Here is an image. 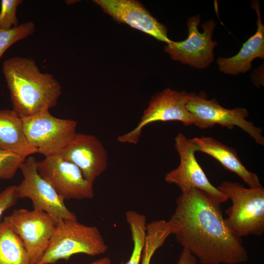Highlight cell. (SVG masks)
I'll use <instances>...</instances> for the list:
<instances>
[{
    "label": "cell",
    "mask_w": 264,
    "mask_h": 264,
    "mask_svg": "<svg viewBox=\"0 0 264 264\" xmlns=\"http://www.w3.org/2000/svg\"><path fill=\"white\" fill-rule=\"evenodd\" d=\"M93 2L114 20L168 44L171 40L165 26L160 23L138 1L133 0H95Z\"/></svg>",
    "instance_id": "5bb4252c"
},
{
    "label": "cell",
    "mask_w": 264,
    "mask_h": 264,
    "mask_svg": "<svg viewBox=\"0 0 264 264\" xmlns=\"http://www.w3.org/2000/svg\"><path fill=\"white\" fill-rule=\"evenodd\" d=\"M174 147L179 156L180 163L176 168L166 174L165 181L177 186L181 193L196 189L219 204L227 201L226 196L210 183L197 161L196 146L191 140L179 132L175 138Z\"/></svg>",
    "instance_id": "9c48e42d"
},
{
    "label": "cell",
    "mask_w": 264,
    "mask_h": 264,
    "mask_svg": "<svg viewBox=\"0 0 264 264\" xmlns=\"http://www.w3.org/2000/svg\"><path fill=\"white\" fill-rule=\"evenodd\" d=\"M200 15L189 18L187 22L188 36L182 41H171L167 44L164 51L174 61L189 65L197 69L208 67L214 61V48L217 44L212 40L216 26L213 20L206 21L201 25L202 32L198 30Z\"/></svg>",
    "instance_id": "30bf717a"
},
{
    "label": "cell",
    "mask_w": 264,
    "mask_h": 264,
    "mask_svg": "<svg viewBox=\"0 0 264 264\" xmlns=\"http://www.w3.org/2000/svg\"><path fill=\"white\" fill-rule=\"evenodd\" d=\"M22 119L28 142L45 157L59 154L78 133L76 120L56 117L49 110Z\"/></svg>",
    "instance_id": "5b68a950"
},
{
    "label": "cell",
    "mask_w": 264,
    "mask_h": 264,
    "mask_svg": "<svg viewBox=\"0 0 264 264\" xmlns=\"http://www.w3.org/2000/svg\"><path fill=\"white\" fill-rule=\"evenodd\" d=\"M16 187V185L9 186L0 192V220L3 213L15 205L18 200Z\"/></svg>",
    "instance_id": "cb8c5ba5"
},
{
    "label": "cell",
    "mask_w": 264,
    "mask_h": 264,
    "mask_svg": "<svg viewBox=\"0 0 264 264\" xmlns=\"http://www.w3.org/2000/svg\"><path fill=\"white\" fill-rule=\"evenodd\" d=\"M2 69L12 110L21 118L56 106L61 85L51 74L42 72L34 59L12 57L4 60Z\"/></svg>",
    "instance_id": "7a4b0ae2"
},
{
    "label": "cell",
    "mask_w": 264,
    "mask_h": 264,
    "mask_svg": "<svg viewBox=\"0 0 264 264\" xmlns=\"http://www.w3.org/2000/svg\"><path fill=\"white\" fill-rule=\"evenodd\" d=\"M197 259L189 250L183 248L177 264H197Z\"/></svg>",
    "instance_id": "d4e9b609"
},
{
    "label": "cell",
    "mask_w": 264,
    "mask_h": 264,
    "mask_svg": "<svg viewBox=\"0 0 264 264\" xmlns=\"http://www.w3.org/2000/svg\"><path fill=\"white\" fill-rule=\"evenodd\" d=\"M40 176L64 200L91 199L93 183L86 180L79 168L63 159L59 154L37 161Z\"/></svg>",
    "instance_id": "7c38bea8"
},
{
    "label": "cell",
    "mask_w": 264,
    "mask_h": 264,
    "mask_svg": "<svg viewBox=\"0 0 264 264\" xmlns=\"http://www.w3.org/2000/svg\"><path fill=\"white\" fill-rule=\"evenodd\" d=\"M108 248L96 227L77 220H60L46 249L36 264H53L79 253L97 256L105 253Z\"/></svg>",
    "instance_id": "3957f363"
},
{
    "label": "cell",
    "mask_w": 264,
    "mask_h": 264,
    "mask_svg": "<svg viewBox=\"0 0 264 264\" xmlns=\"http://www.w3.org/2000/svg\"><path fill=\"white\" fill-rule=\"evenodd\" d=\"M172 234L168 221L154 220L146 225L145 242L140 264H150L155 251L165 243Z\"/></svg>",
    "instance_id": "d6986e66"
},
{
    "label": "cell",
    "mask_w": 264,
    "mask_h": 264,
    "mask_svg": "<svg viewBox=\"0 0 264 264\" xmlns=\"http://www.w3.org/2000/svg\"><path fill=\"white\" fill-rule=\"evenodd\" d=\"M204 91L199 94L192 92L187 104V110L195 117L194 125L202 129L220 125L229 129L239 127L247 132L260 145H264L262 128L254 126L247 121L248 110L244 108L237 107L227 109L222 107L215 99H207Z\"/></svg>",
    "instance_id": "52a82bcc"
},
{
    "label": "cell",
    "mask_w": 264,
    "mask_h": 264,
    "mask_svg": "<svg viewBox=\"0 0 264 264\" xmlns=\"http://www.w3.org/2000/svg\"><path fill=\"white\" fill-rule=\"evenodd\" d=\"M190 140L195 145L197 152H201L216 159L226 170L240 177L250 188L262 186L258 176L246 169L234 148L210 136L195 137Z\"/></svg>",
    "instance_id": "2e32d148"
},
{
    "label": "cell",
    "mask_w": 264,
    "mask_h": 264,
    "mask_svg": "<svg viewBox=\"0 0 264 264\" xmlns=\"http://www.w3.org/2000/svg\"><path fill=\"white\" fill-rule=\"evenodd\" d=\"M34 22L28 21L8 30H0V59L5 51L13 44L34 34Z\"/></svg>",
    "instance_id": "44dd1931"
},
{
    "label": "cell",
    "mask_w": 264,
    "mask_h": 264,
    "mask_svg": "<svg viewBox=\"0 0 264 264\" xmlns=\"http://www.w3.org/2000/svg\"><path fill=\"white\" fill-rule=\"evenodd\" d=\"M37 161L34 156L30 155L21 165L23 179L16 185L18 198H29L34 209L46 212L57 220H77L76 215L65 205V200L40 176L36 169Z\"/></svg>",
    "instance_id": "8fae6325"
},
{
    "label": "cell",
    "mask_w": 264,
    "mask_h": 264,
    "mask_svg": "<svg viewBox=\"0 0 264 264\" xmlns=\"http://www.w3.org/2000/svg\"><path fill=\"white\" fill-rule=\"evenodd\" d=\"M0 264H31L22 239L4 221L0 222Z\"/></svg>",
    "instance_id": "ac0fdd59"
},
{
    "label": "cell",
    "mask_w": 264,
    "mask_h": 264,
    "mask_svg": "<svg viewBox=\"0 0 264 264\" xmlns=\"http://www.w3.org/2000/svg\"><path fill=\"white\" fill-rule=\"evenodd\" d=\"M3 221L22 239L30 264H36L46 249L58 220L44 211L22 208L14 210Z\"/></svg>",
    "instance_id": "ba28073f"
},
{
    "label": "cell",
    "mask_w": 264,
    "mask_h": 264,
    "mask_svg": "<svg viewBox=\"0 0 264 264\" xmlns=\"http://www.w3.org/2000/svg\"><path fill=\"white\" fill-rule=\"evenodd\" d=\"M25 159L14 153L0 149V179L12 178Z\"/></svg>",
    "instance_id": "603a6c76"
},
{
    "label": "cell",
    "mask_w": 264,
    "mask_h": 264,
    "mask_svg": "<svg viewBox=\"0 0 264 264\" xmlns=\"http://www.w3.org/2000/svg\"><path fill=\"white\" fill-rule=\"evenodd\" d=\"M59 155L77 166L84 178L92 183L108 167L107 151L93 134L77 133L74 139Z\"/></svg>",
    "instance_id": "4fadbf2b"
},
{
    "label": "cell",
    "mask_w": 264,
    "mask_h": 264,
    "mask_svg": "<svg viewBox=\"0 0 264 264\" xmlns=\"http://www.w3.org/2000/svg\"><path fill=\"white\" fill-rule=\"evenodd\" d=\"M168 221L177 242L201 264H239L248 260L242 238L229 228L220 205L196 189L181 193Z\"/></svg>",
    "instance_id": "6da1fadb"
},
{
    "label": "cell",
    "mask_w": 264,
    "mask_h": 264,
    "mask_svg": "<svg viewBox=\"0 0 264 264\" xmlns=\"http://www.w3.org/2000/svg\"><path fill=\"white\" fill-rule=\"evenodd\" d=\"M0 149L25 159L38 153L25 136L22 118L12 110H0Z\"/></svg>",
    "instance_id": "e0dca14e"
},
{
    "label": "cell",
    "mask_w": 264,
    "mask_h": 264,
    "mask_svg": "<svg viewBox=\"0 0 264 264\" xmlns=\"http://www.w3.org/2000/svg\"><path fill=\"white\" fill-rule=\"evenodd\" d=\"M192 94V92L179 91L170 88L156 93L152 96L136 127L118 136L117 141L122 143L136 145L144 128L155 122L177 121L186 126L194 124L195 117L186 107Z\"/></svg>",
    "instance_id": "8992f818"
},
{
    "label": "cell",
    "mask_w": 264,
    "mask_h": 264,
    "mask_svg": "<svg viewBox=\"0 0 264 264\" xmlns=\"http://www.w3.org/2000/svg\"><path fill=\"white\" fill-rule=\"evenodd\" d=\"M22 0H1L0 10V30H8L18 26L17 8Z\"/></svg>",
    "instance_id": "7402d4cb"
},
{
    "label": "cell",
    "mask_w": 264,
    "mask_h": 264,
    "mask_svg": "<svg viewBox=\"0 0 264 264\" xmlns=\"http://www.w3.org/2000/svg\"><path fill=\"white\" fill-rule=\"evenodd\" d=\"M217 188L232 201L225 219L237 236H261L264 232V188H246L237 182L225 181Z\"/></svg>",
    "instance_id": "277c9868"
},
{
    "label": "cell",
    "mask_w": 264,
    "mask_h": 264,
    "mask_svg": "<svg viewBox=\"0 0 264 264\" xmlns=\"http://www.w3.org/2000/svg\"><path fill=\"white\" fill-rule=\"evenodd\" d=\"M126 218L131 232L133 246L129 260L119 264H140L146 236V217L145 215L129 210L126 213Z\"/></svg>",
    "instance_id": "ffe728a7"
},
{
    "label": "cell",
    "mask_w": 264,
    "mask_h": 264,
    "mask_svg": "<svg viewBox=\"0 0 264 264\" xmlns=\"http://www.w3.org/2000/svg\"><path fill=\"white\" fill-rule=\"evenodd\" d=\"M251 7L257 15L256 32L243 44L236 55L218 59L219 69L225 74L236 75L244 73L251 68L254 59L264 58V25L261 19L259 1H253Z\"/></svg>",
    "instance_id": "9a60e30c"
},
{
    "label": "cell",
    "mask_w": 264,
    "mask_h": 264,
    "mask_svg": "<svg viewBox=\"0 0 264 264\" xmlns=\"http://www.w3.org/2000/svg\"><path fill=\"white\" fill-rule=\"evenodd\" d=\"M110 260L108 257H103L89 264H110Z\"/></svg>",
    "instance_id": "484cf974"
}]
</instances>
